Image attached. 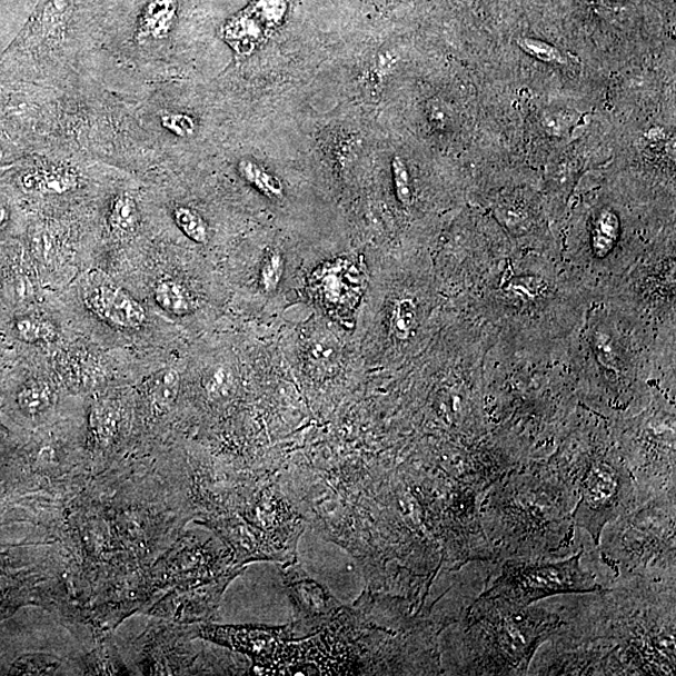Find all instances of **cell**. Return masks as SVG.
Masks as SVG:
<instances>
[{
  "label": "cell",
  "mask_w": 676,
  "mask_h": 676,
  "mask_svg": "<svg viewBox=\"0 0 676 676\" xmlns=\"http://www.w3.org/2000/svg\"><path fill=\"white\" fill-rule=\"evenodd\" d=\"M568 487L559 479H509L487 499L490 539L515 558L556 551L573 536Z\"/></svg>",
  "instance_id": "cell-1"
},
{
  "label": "cell",
  "mask_w": 676,
  "mask_h": 676,
  "mask_svg": "<svg viewBox=\"0 0 676 676\" xmlns=\"http://www.w3.org/2000/svg\"><path fill=\"white\" fill-rule=\"evenodd\" d=\"M475 674L525 675L541 644L561 629L559 615L499 599H477L467 614Z\"/></svg>",
  "instance_id": "cell-2"
},
{
  "label": "cell",
  "mask_w": 676,
  "mask_h": 676,
  "mask_svg": "<svg viewBox=\"0 0 676 676\" xmlns=\"http://www.w3.org/2000/svg\"><path fill=\"white\" fill-rule=\"evenodd\" d=\"M578 496L573 521L588 531L596 546H600L606 525L620 519L638 503V490L628 465L610 450L585 455L573 471L559 479Z\"/></svg>",
  "instance_id": "cell-3"
},
{
  "label": "cell",
  "mask_w": 676,
  "mask_h": 676,
  "mask_svg": "<svg viewBox=\"0 0 676 676\" xmlns=\"http://www.w3.org/2000/svg\"><path fill=\"white\" fill-rule=\"evenodd\" d=\"M581 556L579 553L563 561L507 560L480 596L529 606L559 594L604 593L594 576L581 568Z\"/></svg>",
  "instance_id": "cell-4"
},
{
  "label": "cell",
  "mask_w": 676,
  "mask_h": 676,
  "mask_svg": "<svg viewBox=\"0 0 676 676\" xmlns=\"http://www.w3.org/2000/svg\"><path fill=\"white\" fill-rule=\"evenodd\" d=\"M674 516V496L655 497L643 510L624 514V533L616 536L623 541L602 551L604 561L639 574L658 568L662 561L675 565Z\"/></svg>",
  "instance_id": "cell-5"
},
{
  "label": "cell",
  "mask_w": 676,
  "mask_h": 676,
  "mask_svg": "<svg viewBox=\"0 0 676 676\" xmlns=\"http://www.w3.org/2000/svg\"><path fill=\"white\" fill-rule=\"evenodd\" d=\"M286 9V0H256L223 26L222 38L238 56H250L281 23Z\"/></svg>",
  "instance_id": "cell-6"
},
{
  "label": "cell",
  "mask_w": 676,
  "mask_h": 676,
  "mask_svg": "<svg viewBox=\"0 0 676 676\" xmlns=\"http://www.w3.org/2000/svg\"><path fill=\"white\" fill-rule=\"evenodd\" d=\"M83 301L88 310L99 320L118 330H138L147 320L141 302L113 285H97L88 288Z\"/></svg>",
  "instance_id": "cell-7"
},
{
  "label": "cell",
  "mask_w": 676,
  "mask_h": 676,
  "mask_svg": "<svg viewBox=\"0 0 676 676\" xmlns=\"http://www.w3.org/2000/svg\"><path fill=\"white\" fill-rule=\"evenodd\" d=\"M285 580L302 629L317 628L337 610L338 605L332 596L301 571H287Z\"/></svg>",
  "instance_id": "cell-8"
},
{
  "label": "cell",
  "mask_w": 676,
  "mask_h": 676,
  "mask_svg": "<svg viewBox=\"0 0 676 676\" xmlns=\"http://www.w3.org/2000/svg\"><path fill=\"white\" fill-rule=\"evenodd\" d=\"M176 16L177 0H151L139 18L136 38L139 42L165 39L173 28Z\"/></svg>",
  "instance_id": "cell-9"
},
{
  "label": "cell",
  "mask_w": 676,
  "mask_h": 676,
  "mask_svg": "<svg viewBox=\"0 0 676 676\" xmlns=\"http://www.w3.org/2000/svg\"><path fill=\"white\" fill-rule=\"evenodd\" d=\"M18 183L28 193L62 195L74 190L78 178L68 171L32 169L19 176Z\"/></svg>",
  "instance_id": "cell-10"
},
{
  "label": "cell",
  "mask_w": 676,
  "mask_h": 676,
  "mask_svg": "<svg viewBox=\"0 0 676 676\" xmlns=\"http://www.w3.org/2000/svg\"><path fill=\"white\" fill-rule=\"evenodd\" d=\"M155 301L173 316L183 317L196 311L195 297L187 288L172 278L159 280L153 288Z\"/></svg>",
  "instance_id": "cell-11"
},
{
  "label": "cell",
  "mask_w": 676,
  "mask_h": 676,
  "mask_svg": "<svg viewBox=\"0 0 676 676\" xmlns=\"http://www.w3.org/2000/svg\"><path fill=\"white\" fill-rule=\"evenodd\" d=\"M305 357L308 369L327 374L336 370L340 362V346L330 332L320 334L308 341Z\"/></svg>",
  "instance_id": "cell-12"
},
{
  "label": "cell",
  "mask_w": 676,
  "mask_h": 676,
  "mask_svg": "<svg viewBox=\"0 0 676 676\" xmlns=\"http://www.w3.org/2000/svg\"><path fill=\"white\" fill-rule=\"evenodd\" d=\"M16 340L26 345H46L57 340L58 331L52 321L41 316H16L11 324Z\"/></svg>",
  "instance_id": "cell-13"
},
{
  "label": "cell",
  "mask_w": 676,
  "mask_h": 676,
  "mask_svg": "<svg viewBox=\"0 0 676 676\" xmlns=\"http://www.w3.org/2000/svg\"><path fill=\"white\" fill-rule=\"evenodd\" d=\"M52 404V387L43 380H29L16 392V405L19 411L28 417L46 412Z\"/></svg>",
  "instance_id": "cell-14"
},
{
  "label": "cell",
  "mask_w": 676,
  "mask_h": 676,
  "mask_svg": "<svg viewBox=\"0 0 676 676\" xmlns=\"http://www.w3.org/2000/svg\"><path fill=\"white\" fill-rule=\"evenodd\" d=\"M180 387L181 376L176 370L169 369L158 374L148 390L152 411L156 415H162L171 410L180 394Z\"/></svg>",
  "instance_id": "cell-15"
},
{
  "label": "cell",
  "mask_w": 676,
  "mask_h": 676,
  "mask_svg": "<svg viewBox=\"0 0 676 676\" xmlns=\"http://www.w3.org/2000/svg\"><path fill=\"white\" fill-rule=\"evenodd\" d=\"M238 172L246 182L251 183L266 197L271 198V200H282L285 196L282 183L260 165L250 161V159H242L238 163Z\"/></svg>",
  "instance_id": "cell-16"
},
{
  "label": "cell",
  "mask_w": 676,
  "mask_h": 676,
  "mask_svg": "<svg viewBox=\"0 0 676 676\" xmlns=\"http://www.w3.org/2000/svg\"><path fill=\"white\" fill-rule=\"evenodd\" d=\"M139 222V210L132 196L118 195L109 210L108 223L117 233L133 232Z\"/></svg>",
  "instance_id": "cell-17"
},
{
  "label": "cell",
  "mask_w": 676,
  "mask_h": 676,
  "mask_svg": "<svg viewBox=\"0 0 676 676\" xmlns=\"http://www.w3.org/2000/svg\"><path fill=\"white\" fill-rule=\"evenodd\" d=\"M119 421L116 406L108 402H99L93 406L89 425L97 441L107 444L111 441L117 433Z\"/></svg>",
  "instance_id": "cell-18"
},
{
  "label": "cell",
  "mask_w": 676,
  "mask_h": 676,
  "mask_svg": "<svg viewBox=\"0 0 676 676\" xmlns=\"http://www.w3.org/2000/svg\"><path fill=\"white\" fill-rule=\"evenodd\" d=\"M62 660L49 654H27L12 666V675H53L61 668Z\"/></svg>",
  "instance_id": "cell-19"
},
{
  "label": "cell",
  "mask_w": 676,
  "mask_h": 676,
  "mask_svg": "<svg viewBox=\"0 0 676 676\" xmlns=\"http://www.w3.org/2000/svg\"><path fill=\"white\" fill-rule=\"evenodd\" d=\"M175 221L180 230L196 243L205 245L208 241V227L200 213L192 208L177 207Z\"/></svg>",
  "instance_id": "cell-20"
},
{
  "label": "cell",
  "mask_w": 676,
  "mask_h": 676,
  "mask_svg": "<svg viewBox=\"0 0 676 676\" xmlns=\"http://www.w3.org/2000/svg\"><path fill=\"white\" fill-rule=\"evenodd\" d=\"M417 321V308L411 298L397 301L392 312V331L401 341L409 340Z\"/></svg>",
  "instance_id": "cell-21"
},
{
  "label": "cell",
  "mask_w": 676,
  "mask_h": 676,
  "mask_svg": "<svg viewBox=\"0 0 676 676\" xmlns=\"http://www.w3.org/2000/svg\"><path fill=\"white\" fill-rule=\"evenodd\" d=\"M284 275V258L280 252L272 251L266 257L261 270V287L267 294L274 292L281 282Z\"/></svg>",
  "instance_id": "cell-22"
},
{
  "label": "cell",
  "mask_w": 676,
  "mask_h": 676,
  "mask_svg": "<svg viewBox=\"0 0 676 676\" xmlns=\"http://www.w3.org/2000/svg\"><path fill=\"white\" fill-rule=\"evenodd\" d=\"M392 173L397 200L400 201L405 207H409L412 203V192L410 185V176L407 172V168L402 158L396 156L392 159Z\"/></svg>",
  "instance_id": "cell-23"
},
{
  "label": "cell",
  "mask_w": 676,
  "mask_h": 676,
  "mask_svg": "<svg viewBox=\"0 0 676 676\" xmlns=\"http://www.w3.org/2000/svg\"><path fill=\"white\" fill-rule=\"evenodd\" d=\"M162 126L173 135L187 138L197 131L195 118L185 113L166 112L161 116Z\"/></svg>",
  "instance_id": "cell-24"
},
{
  "label": "cell",
  "mask_w": 676,
  "mask_h": 676,
  "mask_svg": "<svg viewBox=\"0 0 676 676\" xmlns=\"http://www.w3.org/2000/svg\"><path fill=\"white\" fill-rule=\"evenodd\" d=\"M521 47L526 52L534 54L545 62H561L563 57L558 49L544 42L534 41V39H523Z\"/></svg>",
  "instance_id": "cell-25"
},
{
  "label": "cell",
  "mask_w": 676,
  "mask_h": 676,
  "mask_svg": "<svg viewBox=\"0 0 676 676\" xmlns=\"http://www.w3.org/2000/svg\"><path fill=\"white\" fill-rule=\"evenodd\" d=\"M230 375H228V371L221 367V369L215 370L211 376L207 377L206 389L212 395H220L226 392L228 387H230Z\"/></svg>",
  "instance_id": "cell-26"
},
{
  "label": "cell",
  "mask_w": 676,
  "mask_h": 676,
  "mask_svg": "<svg viewBox=\"0 0 676 676\" xmlns=\"http://www.w3.org/2000/svg\"><path fill=\"white\" fill-rule=\"evenodd\" d=\"M9 220H11V211H9L7 203L0 200V232L6 230Z\"/></svg>",
  "instance_id": "cell-27"
}]
</instances>
